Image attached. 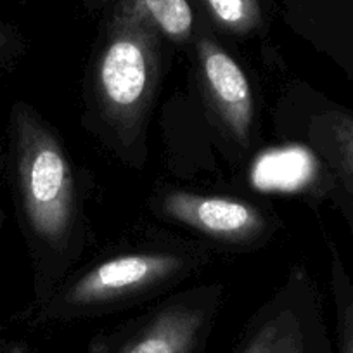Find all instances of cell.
Instances as JSON below:
<instances>
[{
  "mask_svg": "<svg viewBox=\"0 0 353 353\" xmlns=\"http://www.w3.org/2000/svg\"><path fill=\"white\" fill-rule=\"evenodd\" d=\"M92 4L110 8L111 14L134 16L172 42H188L194 35V12L189 0H92Z\"/></svg>",
  "mask_w": 353,
  "mask_h": 353,
  "instance_id": "cell-9",
  "label": "cell"
},
{
  "mask_svg": "<svg viewBox=\"0 0 353 353\" xmlns=\"http://www.w3.org/2000/svg\"><path fill=\"white\" fill-rule=\"evenodd\" d=\"M12 156L19 206L42 261L47 298L83 253L87 220L80 182L59 135L28 106L12 113Z\"/></svg>",
  "mask_w": 353,
  "mask_h": 353,
  "instance_id": "cell-1",
  "label": "cell"
},
{
  "mask_svg": "<svg viewBox=\"0 0 353 353\" xmlns=\"http://www.w3.org/2000/svg\"><path fill=\"white\" fill-rule=\"evenodd\" d=\"M154 210L170 222L181 223L225 246H254L272 232L269 215L253 203L191 191H165Z\"/></svg>",
  "mask_w": 353,
  "mask_h": 353,
  "instance_id": "cell-6",
  "label": "cell"
},
{
  "mask_svg": "<svg viewBox=\"0 0 353 353\" xmlns=\"http://www.w3.org/2000/svg\"><path fill=\"white\" fill-rule=\"evenodd\" d=\"M6 42H8V39H6V35L2 32H0V49L6 46Z\"/></svg>",
  "mask_w": 353,
  "mask_h": 353,
  "instance_id": "cell-12",
  "label": "cell"
},
{
  "mask_svg": "<svg viewBox=\"0 0 353 353\" xmlns=\"http://www.w3.org/2000/svg\"><path fill=\"white\" fill-rule=\"evenodd\" d=\"M222 286L173 294L111 338L103 353H198L220 308Z\"/></svg>",
  "mask_w": 353,
  "mask_h": 353,
  "instance_id": "cell-4",
  "label": "cell"
},
{
  "mask_svg": "<svg viewBox=\"0 0 353 353\" xmlns=\"http://www.w3.org/2000/svg\"><path fill=\"white\" fill-rule=\"evenodd\" d=\"M198 80L222 130L241 149L250 148L254 104L251 85L237 61L213 37H196Z\"/></svg>",
  "mask_w": 353,
  "mask_h": 353,
  "instance_id": "cell-7",
  "label": "cell"
},
{
  "mask_svg": "<svg viewBox=\"0 0 353 353\" xmlns=\"http://www.w3.org/2000/svg\"><path fill=\"white\" fill-rule=\"evenodd\" d=\"M331 291L338 322L339 353H353V279L334 246H331Z\"/></svg>",
  "mask_w": 353,
  "mask_h": 353,
  "instance_id": "cell-10",
  "label": "cell"
},
{
  "mask_svg": "<svg viewBox=\"0 0 353 353\" xmlns=\"http://www.w3.org/2000/svg\"><path fill=\"white\" fill-rule=\"evenodd\" d=\"M317 294L301 267L260 308L236 353H327Z\"/></svg>",
  "mask_w": 353,
  "mask_h": 353,
  "instance_id": "cell-5",
  "label": "cell"
},
{
  "mask_svg": "<svg viewBox=\"0 0 353 353\" xmlns=\"http://www.w3.org/2000/svg\"><path fill=\"white\" fill-rule=\"evenodd\" d=\"M161 71V35L148 23L111 14L92 70V108L106 141L130 159L144 152Z\"/></svg>",
  "mask_w": 353,
  "mask_h": 353,
  "instance_id": "cell-2",
  "label": "cell"
},
{
  "mask_svg": "<svg viewBox=\"0 0 353 353\" xmlns=\"http://www.w3.org/2000/svg\"><path fill=\"white\" fill-rule=\"evenodd\" d=\"M301 132L353 234V113L315 106L303 117Z\"/></svg>",
  "mask_w": 353,
  "mask_h": 353,
  "instance_id": "cell-8",
  "label": "cell"
},
{
  "mask_svg": "<svg viewBox=\"0 0 353 353\" xmlns=\"http://www.w3.org/2000/svg\"><path fill=\"white\" fill-rule=\"evenodd\" d=\"M210 254L189 244L125 251L68 276L39 312L42 321H71L123 310L181 284Z\"/></svg>",
  "mask_w": 353,
  "mask_h": 353,
  "instance_id": "cell-3",
  "label": "cell"
},
{
  "mask_svg": "<svg viewBox=\"0 0 353 353\" xmlns=\"http://www.w3.org/2000/svg\"><path fill=\"white\" fill-rule=\"evenodd\" d=\"M206 14L219 28L237 37H246L261 26L258 0H199Z\"/></svg>",
  "mask_w": 353,
  "mask_h": 353,
  "instance_id": "cell-11",
  "label": "cell"
}]
</instances>
